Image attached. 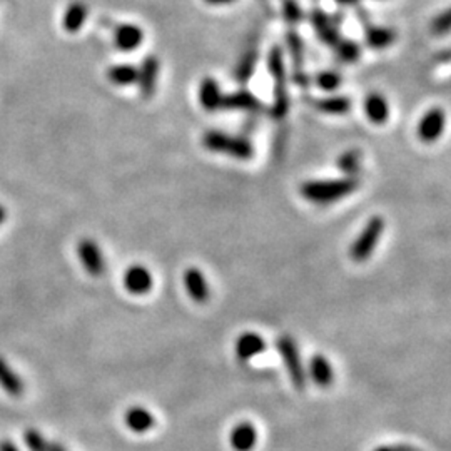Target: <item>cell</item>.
I'll use <instances>...</instances> for the list:
<instances>
[{
	"instance_id": "1",
	"label": "cell",
	"mask_w": 451,
	"mask_h": 451,
	"mask_svg": "<svg viewBox=\"0 0 451 451\" xmlns=\"http://www.w3.org/2000/svg\"><path fill=\"white\" fill-rule=\"evenodd\" d=\"M359 187L356 177H338V179H314L301 184L299 193L308 203L326 206L338 203Z\"/></svg>"
},
{
	"instance_id": "2",
	"label": "cell",
	"mask_w": 451,
	"mask_h": 451,
	"mask_svg": "<svg viewBox=\"0 0 451 451\" xmlns=\"http://www.w3.org/2000/svg\"><path fill=\"white\" fill-rule=\"evenodd\" d=\"M203 146L209 152L229 156L236 161H249L254 156V147L248 139L231 136V134L218 131V129H211V131L204 132Z\"/></svg>"
},
{
	"instance_id": "3",
	"label": "cell",
	"mask_w": 451,
	"mask_h": 451,
	"mask_svg": "<svg viewBox=\"0 0 451 451\" xmlns=\"http://www.w3.org/2000/svg\"><path fill=\"white\" fill-rule=\"evenodd\" d=\"M270 74L272 78V116L276 119H282L290 110V97H287V85H286V69H285V57L280 47H272L270 52Z\"/></svg>"
},
{
	"instance_id": "4",
	"label": "cell",
	"mask_w": 451,
	"mask_h": 451,
	"mask_svg": "<svg viewBox=\"0 0 451 451\" xmlns=\"http://www.w3.org/2000/svg\"><path fill=\"white\" fill-rule=\"evenodd\" d=\"M385 228L386 221L381 216H373V218L368 219L361 233L358 234V238L354 239L351 248H349V256H351L353 261L363 262L368 258H371L378 243H380L383 233H385Z\"/></svg>"
},
{
	"instance_id": "5",
	"label": "cell",
	"mask_w": 451,
	"mask_h": 451,
	"mask_svg": "<svg viewBox=\"0 0 451 451\" xmlns=\"http://www.w3.org/2000/svg\"><path fill=\"white\" fill-rule=\"evenodd\" d=\"M276 348L281 354L282 361H285V366L287 369V374H290L292 385H295L297 390H304L306 373H304L303 363H301L299 351H297L295 339H292L291 336H281V338L277 339Z\"/></svg>"
},
{
	"instance_id": "6",
	"label": "cell",
	"mask_w": 451,
	"mask_h": 451,
	"mask_svg": "<svg viewBox=\"0 0 451 451\" xmlns=\"http://www.w3.org/2000/svg\"><path fill=\"white\" fill-rule=\"evenodd\" d=\"M446 126V112L443 107H431L428 112L423 114V117L420 119L418 127H416V134L418 139L425 144H431L438 141L441 134L445 131Z\"/></svg>"
},
{
	"instance_id": "7",
	"label": "cell",
	"mask_w": 451,
	"mask_h": 451,
	"mask_svg": "<svg viewBox=\"0 0 451 451\" xmlns=\"http://www.w3.org/2000/svg\"><path fill=\"white\" fill-rule=\"evenodd\" d=\"M78 254L83 262L84 270L89 272L90 276H100L105 271V259L104 254L100 251V246L94 239L85 238L78 244Z\"/></svg>"
},
{
	"instance_id": "8",
	"label": "cell",
	"mask_w": 451,
	"mask_h": 451,
	"mask_svg": "<svg viewBox=\"0 0 451 451\" xmlns=\"http://www.w3.org/2000/svg\"><path fill=\"white\" fill-rule=\"evenodd\" d=\"M161 70V62L154 55H147L142 60V65L139 67L137 72V85L141 90V95L144 99H151L156 92L157 78H159Z\"/></svg>"
},
{
	"instance_id": "9",
	"label": "cell",
	"mask_w": 451,
	"mask_h": 451,
	"mask_svg": "<svg viewBox=\"0 0 451 451\" xmlns=\"http://www.w3.org/2000/svg\"><path fill=\"white\" fill-rule=\"evenodd\" d=\"M152 285H154V280H152L151 271H149L146 266L134 265L131 267H127L126 272H124V287H126L131 295H147V292L152 290Z\"/></svg>"
},
{
	"instance_id": "10",
	"label": "cell",
	"mask_w": 451,
	"mask_h": 451,
	"mask_svg": "<svg viewBox=\"0 0 451 451\" xmlns=\"http://www.w3.org/2000/svg\"><path fill=\"white\" fill-rule=\"evenodd\" d=\"M144 31L136 23H121L114 32V46L122 52H134L142 46Z\"/></svg>"
},
{
	"instance_id": "11",
	"label": "cell",
	"mask_w": 451,
	"mask_h": 451,
	"mask_svg": "<svg viewBox=\"0 0 451 451\" xmlns=\"http://www.w3.org/2000/svg\"><path fill=\"white\" fill-rule=\"evenodd\" d=\"M364 114L368 121L376 126H383L390 119V102L380 92H371L364 99Z\"/></svg>"
},
{
	"instance_id": "12",
	"label": "cell",
	"mask_w": 451,
	"mask_h": 451,
	"mask_svg": "<svg viewBox=\"0 0 451 451\" xmlns=\"http://www.w3.org/2000/svg\"><path fill=\"white\" fill-rule=\"evenodd\" d=\"M223 99H224V94L223 90H221V85L218 80L211 78V75L201 80L199 102L201 105H203L204 110H208V112H214V110L221 109L223 107Z\"/></svg>"
},
{
	"instance_id": "13",
	"label": "cell",
	"mask_w": 451,
	"mask_h": 451,
	"mask_svg": "<svg viewBox=\"0 0 451 451\" xmlns=\"http://www.w3.org/2000/svg\"><path fill=\"white\" fill-rule=\"evenodd\" d=\"M184 285L187 295L193 297L196 303H206L209 299V285L203 271L198 267H189L184 272Z\"/></svg>"
},
{
	"instance_id": "14",
	"label": "cell",
	"mask_w": 451,
	"mask_h": 451,
	"mask_svg": "<svg viewBox=\"0 0 451 451\" xmlns=\"http://www.w3.org/2000/svg\"><path fill=\"white\" fill-rule=\"evenodd\" d=\"M262 107L261 100H259L253 92L246 89L236 90V92L226 94L223 99V107L228 110H248V112H256Z\"/></svg>"
},
{
	"instance_id": "15",
	"label": "cell",
	"mask_w": 451,
	"mask_h": 451,
	"mask_svg": "<svg viewBox=\"0 0 451 451\" xmlns=\"http://www.w3.org/2000/svg\"><path fill=\"white\" fill-rule=\"evenodd\" d=\"M266 349V341L256 333H244L236 341V354L241 361H249V359L258 356Z\"/></svg>"
},
{
	"instance_id": "16",
	"label": "cell",
	"mask_w": 451,
	"mask_h": 451,
	"mask_svg": "<svg viewBox=\"0 0 451 451\" xmlns=\"http://www.w3.org/2000/svg\"><path fill=\"white\" fill-rule=\"evenodd\" d=\"M311 22H313V27L316 33L319 36V39L328 46H336L339 42V33L336 31V27L331 23L329 17L321 11V9H314L313 14H311Z\"/></svg>"
},
{
	"instance_id": "17",
	"label": "cell",
	"mask_w": 451,
	"mask_h": 451,
	"mask_svg": "<svg viewBox=\"0 0 451 451\" xmlns=\"http://www.w3.org/2000/svg\"><path fill=\"white\" fill-rule=\"evenodd\" d=\"M124 421H126L127 428L134 431V433H146L156 423L154 416L142 406L129 408L126 416H124Z\"/></svg>"
},
{
	"instance_id": "18",
	"label": "cell",
	"mask_w": 451,
	"mask_h": 451,
	"mask_svg": "<svg viewBox=\"0 0 451 451\" xmlns=\"http://www.w3.org/2000/svg\"><path fill=\"white\" fill-rule=\"evenodd\" d=\"M366 44L374 51H383L391 44H395L396 32L395 28L385 27V26H368L366 27Z\"/></svg>"
},
{
	"instance_id": "19",
	"label": "cell",
	"mask_w": 451,
	"mask_h": 451,
	"mask_svg": "<svg viewBox=\"0 0 451 451\" xmlns=\"http://www.w3.org/2000/svg\"><path fill=\"white\" fill-rule=\"evenodd\" d=\"M231 446L236 451H251L258 441L256 428L251 423H239L231 431Z\"/></svg>"
},
{
	"instance_id": "20",
	"label": "cell",
	"mask_w": 451,
	"mask_h": 451,
	"mask_svg": "<svg viewBox=\"0 0 451 451\" xmlns=\"http://www.w3.org/2000/svg\"><path fill=\"white\" fill-rule=\"evenodd\" d=\"M87 6L83 2H72L62 17V27L65 32L75 33L84 27L85 18H87Z\"/></svg>"
},
{
	"instance_id": "21",
	"label": "cell",
	"mask_w": 451,
	"mask_h": 451,
	"mask_svg": "<svg viewBox=\"0 0 451 451\" xmlns=\"http://www.w3.org/2000/svg\"><path fill=\"white\" fill-rule=\"evenodd\" d=\"M309 373H311V378H313V381L321 388L329 386L334 380L333 368H331L329 361L323 356V354H316V356H313V359H311Z\"/></svg>"
},
{
	"instance_id": "22",
	"label": "cell",
	"mask_w": 451,
	"mask_h": 451,
	"mask_svg": "<svg viewBox=\"0 0 451 451\" xmlns=\"http://www.w3.org/2000/svg\"><path fill=\"white\" fill-rule=\"evenodd\" d=\"M314 107L328 116H343L351 110V99L346 95H329L314 102Z\"/></svg>"
},
{
	"instance_id": "23",
	"label": "cell",
	"mask_w": 451,
	"mask_h": 451,
	"mask_svg": "<svg viewBox=\"0 0 451 451\" xmlns=\"http://www.w3.org/2000/svg\"><path fill=\"white\" fill-rule=\"evenodd\" d=\"M258 65V51L256 49H248L244 54L239 57L236 67H234L233 78L239 84H246L249 79L253 78L254 70Z\"/></svg>"
},
{
	"instance_id": "24",
	"label": "cell",
	"mask_w": 451,
	"mask_h": 451,
	"mask_svg": "<svg viewBox=\"0 0 451 451\" xmlns=\"http://www.w3.org/2000/svg\"><path fill=\"white\" fill-rule=\"evenodd\" d=\"M137 67L131 64H116L109 67L107 70V79L114 85H119V87H127V85L137 84Z\"/></svg>"
},
{
	"instance_id": "25",
	"label": "cell",
	"mask_w": 451,
	"mask_h": 451,
	"mask_svg": "<svg viewBox=\"0 0 451 451\" xmlns=\"http://www.w3.org/2000/svg\"><path fill=\"white\" fill-rule=\"evenodd\" d=\"M0 386L12 396H21L23 393L22 380L17 376L16 371L9 366L6 359L2 356H0Z\"/></svg>"
},
{
	"instance_id": "26",
	"label": "cell",
	"mask_w": 451,
	"mask_h": 451,
	"mask_svg": "<svg viewBox=\"0 0 451 451\" xmlns=\"http://www.w3.org/2000/svg\"><path fill=\"white\" fill-rule=\"evenodd\" d=\"M336 166L346 177H356L359 169H361V151L348 149V151L341 152L338 161H336Z\"/></svg>"
},
{
	"instance_id": "27",
	"label": "cell",
	"mask_w": 451,
	"mask_h": 451,
	"mask_svg": "<svg viewBox=\"0 0 451 451\" xmlns=\"http://www.w3.org/2000/svg\"><path fill=\"white\" fill-rule=\"evenodd\" d=\"M334 47L339 59L346 62V64H353V62H356L359 57H361V49H359V46L353 41L339 39V42Z\"/></svg>"
},
{
	"instance_id": "28",
	"label": "cell",
	"mask_w": 451,
	"mask_h": 451,
	"mask_svg": "<svg viewBox=\"0 0 451 451\" xmlns=\"http://www.w3.org/2000/svg\"><path fill=\"white\" fill-rule=\"evenodd\" d=\"M343 79L341 75L336 70H323L316 75V84L321 90H326V92H333L341 85Z\"/></svg>"
},
{
	"instance_id": "29",
	"label": "cell",
	"mask_w": 451,
	"mask_h": 451,
	"mask_svg": "<svg viewBox=\"0 0 451 451\" xmlns=\"http://www.w3.org/2000/svg\"><path fill=\"white\" fill-rule=\"evenodd\" d=\"M287 47H290L292 64H295L296 69L299 70V67L303 65L304 52H303V42H301L299 36H297L296 32H287Z\"/></svg>"
},
{
	"instance_id": "30",
	"label": "cell",
	"mask_w": 451,
	"mask_h": 451,
	"mask_svg": "<svg viewBox=\"0 0 451 451\" xmlns=\"http://www.w3.org/2000/svg\"><path fill=\"white\" fill-rule=\"evenodd\" d=\"M23 440H26L27 448L31 451H49V443L37 430H27Z\"/></svg>"
},
{
	"instance_id": "31",
	"label": "cell",
	"mask_w": 451,
	"mask_h": 451,
	"mask_svg": "<svg viewBox=\"0 0 451 451\" xmlns=\"http://www.w3.org/2000/svg\"><path fill=\"white\" fill-rule=\"evenodd\" d=\"M281 6H282V14H285V18L287 23H297L303 17V12H301L299 4L296 0H281Z\"/></svg>"
},
{
	"instance_id": "32",
	"label": "cell",
	"mask_w": 451,
	"mask_h": 451,
	"mask_svg": "<svg viewBox=\"0 0 451 451\" xmlns=\"http://www.w3.org/2000/svg\"><path fill=\"white\" fill-rule=\"evenodd\" d=\"M450 27H451L450 9H446V11L438 14V16L433 18V22H431V32H433L435 36H446V33L450 32Z\"/></svg>"
},
{
	"instance_id": "33",
	"label": "cell",
	"mask_w": 451,
	"mask_h": 451,
	"mask_svg": "<svg viewBox=\"0 0 451 451\" xmlns=\"http://www.w3.org/2000/svg\"><path fill=\"white\" fill-rule=\"evenodd\" d=\"M374 451H420L413 446H406V445H391V446H380Z\"/></svg>"
},
{
	"instance_id": "34",
	"label": "cell",
	"mask_w": 451,
	"mask_h": 451,
	"mask_svg": "<svg viewBox=\"0 0 451 451\" xmlns=\"http://www.w3.org/2000/svg\"><path fill=\"white\" fill-rule=\"evenodd\" d=\"M0 451H18V448L12 443V441L4 440V441H0Z\"/></svg>"
},
{
	"instance_id": "35",
	"label": "cell",
	"mask_w": 451,
	"mask_h": 451,
	"mask_svg": "<svg viewBox=\"0 0 451 451\" xmlns=\"http://www.w3.org/2000/svg\"><path fill=\"white\" fill-rule=\"evenodd\" d=\"M208 6H229V4L236 2V0H204Z\"/></svg>"
},
{
	"instance_id": "36",
	"label": "cell",
	"mask_w": 451,
	"mask_h": 451,
	"mask_svg": "<svg viewBox=\"0 0 451 451\" xmlns=\"http://www.w3.org/2000/svg\"><path fill=\"white\" fill-rule=\"evenodd\" d=\"M6 219H7V209L4 208L2 204H0V226L4 224V221H6Z\"/></svg>"
},
{
	"instance_id": "37",
	"label": "cell",
	"mask_w": 451,
	"mask_h": 451,
	"mask_svg": "<svg viewBox=\"0 0 451 451\" xmlns=\"http://www.w3.org/2000/svg\"><path fill=\"white\" fill-rule=\"evenodd\" d=\"M49 451H67V450L62 445H59V443H51L49 445Z\"/></svg>"
},
{
	"instance_id": "38",
	"label": "cell",
	"mask_w": 451,
	"mask_h": 451,
	"mask_svg": "<svg viewBox=\"0 0 451 451\" xmlns=\"http://www.w3.org/2000/svg\"><path fill=\"white\" fill-rule=\"evenodd\" d=\"M336 2H338L339 6H354V4H358L359 0H336Z\"/></svg>"
}]
</instances>
